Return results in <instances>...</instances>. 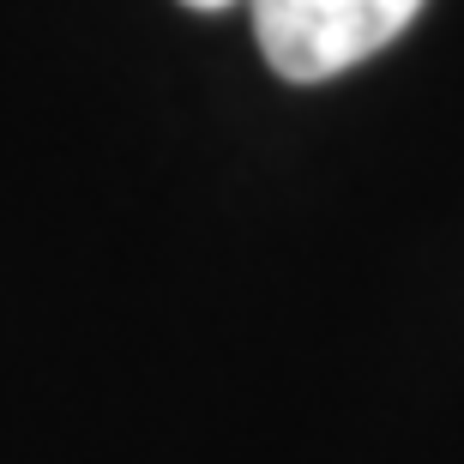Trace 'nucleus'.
<instances>
[{
  "label": "nucleus",
  "mask_w": 464,
  "mask_h": 464,
  "mask_svg": "<svg viewBox=\"0 0 464 464\" xmlns=\"http://www.w3.org/2000/svg\"><path fill=\"white\" fill-rule=\"evenodd\" d=\"M247 6L272 72L290 85L338 79L422 13V0H247Z\"/></svg>",
  "instance_id": "f257e3e1"
},
{
  "label": "nucleus",
  "mask_w": 464,
  "mask_h": 464,
  "mask_svg": "<svg viewBox=\"0 0 464 464\" xmlns=\"http://www.w3.org/2000/svg\"><path fill=\"white\" fill-rule=\"evenodd\" d=\"M181 6H199V13H218V6H229V0H181Z\"/></svg>",
  "instance_id": "f03ea898"
}]
</instances>
